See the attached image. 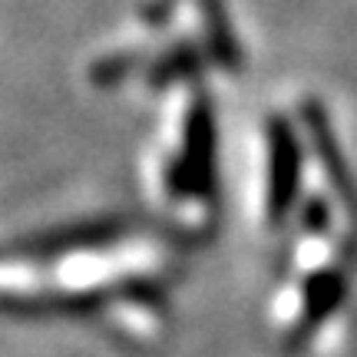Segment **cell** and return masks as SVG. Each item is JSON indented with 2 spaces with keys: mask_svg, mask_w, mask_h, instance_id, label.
<instances>
[{
  "mask_svg": "<svg viewBox=\"0 0 357 357\" xmlns=\"http://www.w3.org/2000/svg\"><path fill=\"white\" fill-rule=\"evenodd\" d=\"M305 129H294L284 116H271L261 126V146L255 159V215L275 229L291 215L294 199L305 185Z\"/></svg>",
  "mask_w": 357,
  "mask_h": 357,
  "instance_id": "7a4b0ae2",
  "label": "cell"
},
{
  "mask_svg": "<svg viewBox=\"0 0 357 357\" xmlns=\"http://www.w3.org/2000/svg\"><path fill=\"white\" fill-rule=\"evenodd\" d=\"M146 178L176 229L202 231L215 218V126L208 96L195 83L172 89Z\"/></svg>",
  "mask_w": 357,
  "mask_h": 357,
  "instance_id": "6da1fadb",
  "label": "cell"
}]
</instances>
